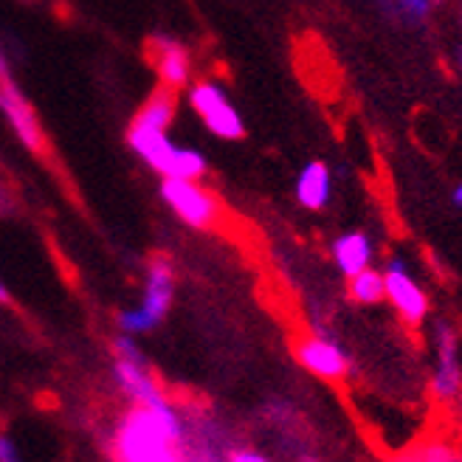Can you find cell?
I'll return each mask as SVG.
<instances>
[{
  "mask_svg": "<svg viewBox=\"0 0 462 462\" xmlns=\"http://www.w3.org/2000/svg\"><path fill=\"white\" fill-rule=\"evenodd\" d=\"M346 293L356 305H378L386 299V285H383V271L369 265L353 276H346Z\"/></svg>",
  "mask_w": 462,
  "mask_h": 462,
  "instance_id": "14",
  "label": "cell"
},
{
  "mask_svg": "<svg viewBox=\"0 0 462 462\" xmlns=\"http://www.w3.org/2000/svg\"><path fill=\"white\" fill-rule=\"evenodd\" d=\"M161 200L170 206V212L183 220L189 228L212 231L223 220V203L215 192H209L200 180L187 178H161Z\"/></svg>",
  "mask_w": 462,
  "mask_h": 462,
  "instance_id": "4",
  "label": "cell"
},
{
  "mask_svg": "<svg viewBox=\"0 0 462 462\" xmlns=\"http://www.w3.org/2000/svg\"><path fill=\"white\" fill-rule=\"evenodd\" d=\"M127 144L161 178L200 180L206 170H209V161H206L200 150L172 144L167 127H155V125H144L133 119L127 127Z\"/></svg>",
  "mask_w": 462,
  "mask_h": 462,
  "instance_id": "2",
  "label": "cell"
},
{
  "mask_svg": "<svg viewBox=\"0 0 462 462\" xmlns=\"http://www.w3.org/2000/svg\"><path fill=\"white\" fill-rule=\"evenodd\" d=\"M0 462H23L17 454V446L9 440L6 434H0Z\"/></svg>",
  "mask_w": 462,
  "mask_h": 462,
  "instance_id": "17",
  "label": "cell"
},
{
  "mask_svg": "<svg viewBox=\"0 0 462 462\" xmlns=\"http://www.w3.org/2000/svg\"><path fill=\"white\" fill-rule=\"evenodd\" d=\"M9 299H12V296H9V288H6L4 280H0V302H9Z\"/></svg>",
  "mask_w": 462,
  "mask_h": 462,
  "instance_id": "20",
  "label": "cell"
},
{
  "mask_svg": "<svg viewBox=\"0 0 462 462\" xmlns=\"http://www.w3.org/2000/svg\"><path fill=\"white\" fill-rule=\"evenodd\" d=\"M383 271V285H386V302L395 308V313L406 321L409 328H420L429 319L431 302L426 288L414 280V273L403 257H389Z\"/></svg>",
  "mask_w": 462,
  "mask_h": 462,
  "instance_id": "7",
  "label": "cell"
},
{
  "mask_svg": "<svg viewBox=\"0 0 462 462\" xmlns=\"http://www.w3.org/2000/svg\"><path fill=\"white\" fill-rule=\"evenodd\" d=\"M0 113L6 116L9 127L14 130L17 142L26 147L34 155L45 152V130L37 119V110L32 107V102L26 99V94L20 90V85L14 82L9 57L0 45Z\"/></svg>",
  "mask_w": 462,
  "mask_h": 462,
  "instance_id": "5",
  "label": "cell"
},
{
  "mask_svg": "<svg viewBox=\"0 0 462 462\" xmlns=\"http://www.w3.org/2000/svg\"><path fill=\"white\" fill-rule=\"evenodd\" d=\"M293 195L299 206H305L308 212L328 209V203L333 198V170L328 167V161H319V158L308 161L296 175Z\"/></svg>",
  "mask_w": 462,
  "mask_h": 462,
  "instance_id": "11",
  "label": "cell"
},
{
  "mask_svg": "<svg viewBox=\"0 0 462 462\" xmlns=\"http://www.w3.org/2000/svg\"><path fill=\"white\" fill-rule=\"evenodd\" d=\"M150 54L155 74L164 88H172L175 94L183 88H189L192 79V57L187 51V45L170 34H155L150 40Z\"/></svg>",
  "mask_w": 462,
  "mask_h": 462,
  "instance_id": "10",
  "label": "cell"
},
{
  "mask_svg": "<svg viewBox=\"0 0 462 462\" xmlns=\"http://www.w3.org/2000/svg\"><path fill=\"white\" fill-rule=\"evenodd\" d=\"M183 423L170 401L138 406L127 411L116 431V462H183L180 459Z\"/></svg>",
  "mask_w": 462,
  "mask_h": 462,
  "instance_id": "1",
  "label": "cell"
},
{
  "mask_svg": "<svg viewBox=\"0 0 462 462\" xmlns=\"http://www.w3.org/2000/svg\"><path fill=\"white\" fill-rule=\"evenodd\" d=\"M113 353H116V358L135 361V364H147L144 353L138 350V344H135V336H127V333H122L119 338L113 341Z\"/></svg>",
  "mask_w": 462,
  "mask_h": 462,
  "instance_id": "16",
  "label": "cell"
},
{
  "mask_svg": "<svg viewBox=\"0 0 462 462\" xmlns=\"http://www.w3.org/2000/svg\"><path fill=\"white\" fill-rule=\"evenodd\" d=\"M333 265L341 271V276H353L369 265H375V243L366 231H344L330 243Z\"/></svg>",
  "mask_w": 462,
  "mask_h": 462,
  "instance_id": "12",
  "label": "cell"
},
{
  "mask_svg": "<svg viewBox=\"0 0 462 462\" xmlns=\"http://www.w3.org/2000/svg\"><path fill=\"white\" fill-rule=\"evenodd\" d=\"M454 60H457V68H459V71H462V45H459V49L454 51Z\"/></svg>",
  "mask_w": 462,
  "mask_h": 462,
  "instance_id": "21",
  "label": "cell"
},
{
  "mask_svg": "<svg viewBox=\"0 0 462 462\" xmlns=\"http://www.w3.org/2000/svg\"><path fill=\"white\" fill-rule=\"evenodd\" d=\"M434 4H437V0H434Z\"/></svg>",
  "mask_w": 462,
  "mask_h": 462,
  "instance_id": "22",
  "label": "cell"
},
{
  "mask_svg": "<svg viewBox=\"0 0 462 462\" xmlns=\"http://www.w3.org/2000/svg\"><path fill=\"white\" fill-rule=\"evenodd\" d=\"M113 375H116V383L122 386L125 395L133 398V403H138V406H155L161 401H167L164 392L158 389L155 378L150 375L147 364L116 358L113 361Z\"/></svg>",
  "mask_w": 462,
  "mask_h": 462,
  "instance_id": "13",
  "label": "cell"
},
{
  "mask_svg": "<svg viewBox=\"0 0 462 462\" xmlns=\"http://www.w3.org/2000/svg\"><path fill=\"white\" fill-rule=\"evenodd\" d=\"M189 107L198 113V119L206 125V130L223 138V142H240L245 135L243 116L235 107V102L228 99L223 85L212 79H200L189 85Z\"/></svg>",
  "mask_w": 462,
  "mask_h": 462,
  "instance_id": "6",
  "label": "cell"
},
{
  "mask_svg": "<svg viewBox=\"0 0 462 462\" xmlns=\"http://www.w3.org/2000/svg\"><path fill=\"white\" fill-rule=\"evenodd\" d=\"M175 299V265L170 257L158 254L147 265V280L142 291V302L133 310H122L116 316V325L127 336H142L155 330L167 319Z\"/></svg>",
  "mask_w": 462,
  "mask_h": 462,
  "instance_id": "3",
  "label": "cell"
},
{
  "mask_svg": "<svg viewBox=\"0 0 462 462\" xmlns=\"http://www.w3.org/2000/svg\"><path fill=\"white\" fill-rule=\"evenodd\" d=\"M431 395L440 403H451L462 392V358L459 336L448 321H437L434 328V366H431Z\"/></svg>",
  "mask_w": 462,
  "mask_h": 462,
  "instance_id": "8",
  "label": "cell"
},
{
  "mask_svg": "<svg viewBox=\"0 0 462 462\" xmlns=\"http://www.w3.org/2000/svg\"><path fill=\"white\" fill-rule=\"evenodd\" d=\"M451 203L457 206V209H462V183H457L454 192H451Z\"/></svg>",
  "mask_w": 462,
  "mask_h": 462,
  "instance_id": "19",
  "label": "cell"
},
{
  "mask_svg": "<svg viewBox=\"0 0 462 462\" xmlns=\"http://www.w3.org/2000/svg\"><path fill=\"white\" fill-rule=\"evenodd\" d=\"M392 6L409 23H426L434 9V0H392Z\"/></svg>",
  "mask_w": 462,
  "mask_h": 462,
  "instance_id": "15",
  "label": "cell"
},
{
  "mask_svg": "<svg viewBox=\"0 0 462 462\" xmlns=\"http://www.w3.org/2000/svg\"><path fill=\"white\" fill-rule=\"evenodd\" d=\"M228 462H268V459L263 454H257V451H248L245 448V451H235V454H231Z\"/></svg>",
  "mask_w": 462,
  "mask_h": 462,
  "instance_id": "18",
  "label": "cell"
},
{
  "mask_svg": "<svg viewBox=\"0 0 462 462\" xmlns=\"http://www.w3.org/2000/svg\"><path fill=\"white\" fill-rule=\"evenodd\" d=\"M296 361L321 381H341L350 373V356L328 336H308L296 344Z\"/></svg>",
  "mask_w": 462,
  "mask_h": 462,
  "instance_id": "9",
  "label": "cell"
}]
</instances>
